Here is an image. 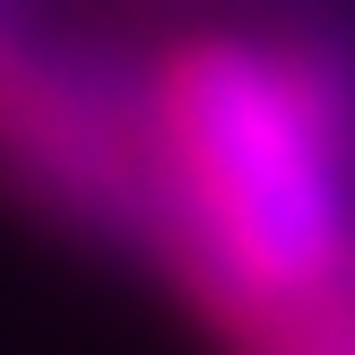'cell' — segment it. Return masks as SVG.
Masks as SVG:
<instances>
[{
	"mask_svg": "<svg viewBox=\"0 0 355 355\" xmlns=\"http://www.w3.org/2000/svg\"><path fill=\"white\" fill-rule=\"evenodd\" d=\"M148 139L191 260L243 321L329 304L347 269V104L304 52L243 35L165 52Z\"/></svg>",
	"mask_w": 355,
	"mask_h": 355,
	"instance_id": "6da1fadb",
	"label": "cell"
},
{
	"mask_svg": "<svg viewBox=\"0 0 355 355\" xmlns=\"http://www.w3.org/2000/svg\"><path fill=\"white\" fill-rule=\"evenodd\" d=\"M252 355H355V312L338 295L329 304H295V312H260Z\"/></svg>",
	"mask_w": 355,
	"mask_h": 355,
	"instance_id": "7a4b0ae2",
	"label": "cell"
}]
</instances>
